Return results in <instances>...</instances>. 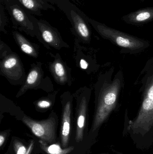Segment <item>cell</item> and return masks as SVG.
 Masks as SVG:
<instances>
[{"label":"cell","mask_w":153,"mask_h":154,"mask_svg":"<svg viewBox=\"0 0 153 154\" xmlns=\"http://www.w3.org/2000/svg\"><path fill=\"white\" fill-rule=\"evenodd\" d=\"M13 35L22 52L33 57L37 58L38 57L37 52L34 46L22 34L18 32L13 31Z\"/></svg>","instance_id":"obj_15"},{"label":"cell","mask_w":153,"mask_h":154,"mask_svg":"<svg viewBox=\"0 0 153 154\" xmlns=\"http://www.w3.org/2000/svg\"><path fill=\"white\" fill-rule=\"evenodd\" d=\"M52 5H56L59 8L61 5L62 0H46Z\"/></svg>","instance_id":"obj_21"},{"label":"cell","mask_w":153,"mask_h":154,"mask_svg":"<svg viewBox=\"0 0 153 154\" xmlns=\"http://www.w3.org/2000/svg\"><path fill=\"white\" fill-rule=\"evenodd\" d=\"M13 146L16 154H26L28 150L22 143L18 140L14 141Z\"/></svg>","instance_id":"obj_18"},{"label":"cell","mask_w":153,"mask_h":154,"mask_svg":"<svg viewBox=\"0 0 153 154\" xmlns=\"http://www.w3.org/2000/svg\"><path fill=\"white\" fill-rule=\"evenodd\" d=\"M50 71L56 81L63 85L68 81V74L64 64L59 59H56L50 64Z\"/></svg>","instance_id":"obj_14"},{"label":"cell","mask_w":153,"mask_h":154,"mask_svg":"<svg viewBox=\"0 0 153 154\" xmlns=\"http://www.w3.org/2000/svg\"><path fill=\"white\" fill-rule=\"evenodd\" d=\"M22 8L32 15L40 16L42 11L55 10L53 5L46 0H14Z\"/></svg>","instance_id":"obj_11"},{"label":"cell","mask_w":153,"mask_h":154,"mask_svg":"<svg viewBox=\"0 0 153 154\" xmlns=\"http://www.w3.org/2000/svg\"><path fill=\"white\" fill-rule=\"evenodd\" d=\"M32 20L38 38L57 49L62 47H65L66 44L63 41L57 29L51 26L46 21L38 20L33 15Z\"/></svg>","instance_id":"obj_8"},{"label":"cell","mask_w":153,"mask_h":154,"mask_svg":"<svg viewBox=\"0 0 153 154\" xmlns=\"http://www.w3.org/2000/svg\"><path fill=\"white\" fill-rule=\"evenodd\" d=\"M88 19L90 24L102 38L118 46L123 53L136 54L150 46L147 41L110 28L89 17Z\"/></svg>","instance_id":"obj_3"},{"label":"cell","mask_w":153,"mask_h":154,"mask_svg":"<svg viewBox=\"0 0 153 154\" xmlns=\"http://www.w3.org/2000/svg\"><path fill=\"white\" fill-rule=\"evenodd\" d=\"M80 67L83 69H86L89 66L88 62L84 59H81L80 62Z\"/></svg>","instance_id":"obj_20"},{"label":"cell","mask_w":153,"mask_h":154,"mask_svg":"<svg viewBox=\"0 0 153 154\" xmlns=\"http://www.w3.org/2000/svg\"><path fill=\"white\" fill-rule=\"evenodd\" d=\"M142 74L140 107L135 117L125 123L124 133L129 136L137 148L145 150L153 145V58Z\"/></svg>","instance_id":"obj_1"},{"label":"cell","mask_w":153,"mask_h":154,"mask_svg":"<svg viewBox=\"0 0 153 154\" xmlns=\"http://www.w3.org/2000/svg\"><path fill=\"white\" fill-rule=\"evenodd\" d=\"M124 21L128 24L140 25L153 20V7H147L137 10L124 15Z\"/></svg>","instance_id":"obj_12"},{"label":"cell","mask_w":153,"mask_h":154,"mask_svg":"<svg viewBox=\"0 0 153 154\" xmlns=\"http://www.w3.org/2000/svg\"><path fill=\"white\" fill-rule=\"evenodd\" d=\"M22 121L40 140L48 143H51L55 140L56 119L54 112L45 120H35L25 116L22 117Z\"/></svg>","instance_id":"obj_7"},{"label":"cell","mask_w":153,"mask_h":154,"mask_svg":"<svg viewBox=\"0 0 153 154\" xmlns=\"http://www.w3.org/2000/svg\"><path fill=\"white\" fill-rule=\"evenodd\" d=\"M112 67L101 74L95 85V108L91 134H97L110 115L117 109L120 93L124 87L123 72L114 75Z\"/></svg>","instance_id":"obj_2"},{"label":"cell","mask_w":153,"mask_h":154,"mask_svg":"<svg viewBox=\"0 0 153 154\" xmlns=\"http://www.w3.org/2000/svg\"><path fill=\"white\" fill-rule=\"evenodd\" d=\"M0 68L1 73L12 81H17L24 75L20 59L14 53L7 55L1 60Z\"/></svg>","instance_id":"obj_10"},{"label":"cell","mask_w":153,"mask_h":154,"mask_svg":"<svg viewBox=\"0 0 153 154\" xmlns=\"http://www.w3.org/2000/svg\"><path fill=\"white\" fill-rule=\"evenodd\" d=\"M60 10L63 12L70 21L74 34L82 41L89 42L91 38L90 23L82 11L69 0H62Z\"/></svg>","instance_id":"obj_4"},{"label":"cell","mask_w":153,"mask_h":154,"mask_svg":"<svg viewBox=\"0 0 153 154\" xmlns=\"http://www.w3.org/2000/svg\"><path fill=\"white\" fill-rule=\"evenodd\" d=\"M91 90L90 88H81L74 94L76 102V133L75 140L77 143L83 139L84 128L86 125L88 115V107L90 99Z\"/></svg>","instance_id":"obj_6"},{"label":"cell","mask_w":153,"mask_h":154,"mask_svg":"<svg viewBox=\"0 0 153 154\" xmlns=\"http://www.w3.org/2000/svg\"><path fill=\"white\" fill-rule=\"evenodd\" d=\"M39 65H35L31 67L26 78L25 83L21 87L17 94V97L22 96L28 90L35 88L37 85L40 84L43 77V74L41 66Z\"/></svg>","instance_id":"obj_13"},{"label":"cell","mask_w":153,"mask_h":154,"mask_svg":"<svg viewBox=\"0 0 153 154\" xmlns=\"http://www.w3.org/2000/svg\"><path fill=\"white\" fill-rule=\"evenodd\" d=\"M41 148L48 154H67L74 150L73 146L62 148L58 144H54L48 145V143L40 140L39 141Z\"/></svg>","instance_id":"obj_16"},{"label":"cell","mask_w":153,"mask_h":154,"mask_svg":"<svg viewBox=\"0 0 153 154\" xmlns=\"http://www.w3.org/2000/svg\"><path fill=\"white\" fill-rule=\"evenodd\" d=\"M73 99V95L69 91L64 92L61 97L62 106L61 138L62 146L64 148L69 142Z\"/></svg>","instance_id":"obj_9"},{"label":"cell","mask_w":153,"mask_h":154,"mask_svg":"<svg viewBox=\"0 0 153 154\" xmlns=\"http://www.w3.org/2000/svg\"><path fill=\"white\" fill-rule=\"evenodd\" d=\"M6 23V18L4 13V9L2 4L0 8V29L1 31H4V27Z\"/></svg>","instance_id":"obj_19"},{"label":"cell","mask_w":153,"mask_h":154,"mask_svg":"<svg viewBox=\"0 0 153 154\" xmlns=\"http://www.w3.org/2000/svg\"><path fill=\"white\" fill-rule=\"evenodd\" d=\"M4 3L8 11L13 24L18 29L31 36H36L33 15L28 12L14 0H0Z\"/></svg>","instance_id":"obj_5"},{"label":"cell","mask_w":153,"mask_h":154,"mask_svg":"<svg viewBox=\"0 0 153 154\" xmlns=\"http://www.w3.org/2000/svg\"><path fill=\"white\" fill-rule=\"evenodd\" d=\"M5 140V136L4 135V134H1L0 135V146L1 147L2 146Z\"/></svg>","instance_id":"obj_23"},{"label":"cell","mask_w":153,"mask_h":154,"mask_svg":"<svg viewBox=\"0 0 153 154\" xmlns=\"http://www.w3.org/2000/svg\"><path fill=\"white\" fill-rule=\"evenodd\" d=\"M33 145H34V143H33V141H31V142L28 148V150H27V152L26 154H31L32 149H33Z\"/></svg>","instance_id":"obj_22"},{"label":"cell","mask_w":153,"mask_h":154,"mask_svg":"<svg viewBox=\"0 0 153 154\" xmlns=\"http://www.w3.org/2000/svg\"><path fill=\"white\" fill-rule=\"evenodd\" d=\"M52 102L48 99H43L37 101L36 108L38 109H46L52 106Z\"/></svg>","instance_id":"obj_17"}]
</instances>
